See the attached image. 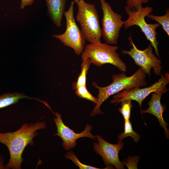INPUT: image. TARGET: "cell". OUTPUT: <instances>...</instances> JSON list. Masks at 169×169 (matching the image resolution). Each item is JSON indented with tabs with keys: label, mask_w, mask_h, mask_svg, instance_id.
Instances as JSON below:
<instances>
[{
	"label": "cell",
	"mask_w": 169,
	"mask_h": 169,
	"mask_svg": "<svg viewBox=\"0 0 169 169\" xmlns=\"http://www.w3.org/2000/svg\"><path fill=\"white\" fill-rule=\"evenodd\" d=\"M147 74L141 68H139L131 76L127 77L124 72L112 75L113 82L107 86H99L95 82L92 83V85L98 90V102L90 115V117L99 114H103L100 108L103 103L110 96L120 91L129 90L138 87L145 86L146 85V78Z\"/></svg>",
	"instance_id": "cell-2"
},
{
	"label": "cell",
	"mask_w": 169,
	"mask_h": 169,
	"mask_svg": "<svg viewBox=\"0 0 169 169\" xmlns=\"http://www.w3.org/2000/svg\"><path fill=\"white\" fill-rule=\"evenodd\" d=\"M118 49L116 45H110L106 43L87 44L81 54L82 59L89 58L92 63L99 67L105 64H110L125 72L127 66L116 52Z\"/></svg>",
	"instance_id": "cell-4"
},
{
	"label": "cell",
	"mask_w": 169,
	"mask_h": 169,
	"mask_svg": "<svg viewBox=\"0 0 169 169\" xmlns=\"http://www.w3.org/2000/svg\"><path fill=\"white\" fill-rule=\"evenodd\" d=\"M124 8L125 13L128 15L127 19L124 21V28L127 29L134 25L139 26L146 39L151 42L154 48L156 55L160 58L158 48L159 42L157 40L156 35L157 33L156 30L160 26V24L158 23L148 24L145 20V17L153 12V8L148 6L143 7L142 4L138 5L136 10L130 9L126 6Z\"/></svg>",
	"instance_id": "cell-5"
},
{
	"label": "cell",
	"mask_w": 169,
	"mask_h": 169,
	"mask_svg": "<svg viewBox=\"0 0 169 169\" xmlns=\"http://www.w3.org/2000/svg\"><path fill=\"white\" fill-rule=\"evenodd\" d=\"M161 94L155 93L151 94V97L148 103L149 107L146 110H141V114L146 113L151 114L156 116L158 119L160 126L165 130V135L166 137L169 139V131L167 128L168 124L164 121L163 117V113L166 109L165 105H162L161 102Z\"/></svg>",
	"instance_id": "cell-12"
},
{
	"label": "cell",
	"mask_w": 169,
	"mask_h": 169,
	"mask_svg": "<svg viewBox=\"0 0 169 169\" xmlns=\"http://www.w3.org/2000/svg\"><path fill=\"white\" fill-rule=\"evenodd\" d=\"M128 39L130 45L132 48H131L129 51L122 50L121 53L131 56L134 60L135 64L139 66L149 76L151 75V68L156 75L161 74L162 68L161 60L153 53V47L151 43L145 50H141L138 49L135 45L131 33L129 34Z\"/></svg>",
	"instance_id": "cell-8"
},
{
	"label": "cell",
	"mask_w": 169,
	"mask_h": 169,
	"mask_svg": "<svg viewBox=\"0 0 169 169\" xmlns=\"http://www.w3.org/2000/svg\"><path fill=\"white\" fill-rule=\"evenodd\" d=\"M0 169H6L4 164V158L1 154H0Z\"/></svg>",
	"instance_id": "cell-24"
},
{
	"label": "cell",
	"mask_w": 169,
	"mask_h": 169,
	"mask_svg": "<svg viewBox=\"0 0 169 169\" xmlns=\"http://www.w3.org/2000/svg\"><path fill=\"white\" fill-rule=\"evenodd\" d=\"M92 63L89 58L82 59L81 64V72L76 82L72 84V89L74 90L77 87L82 85H86V77L87 71Z\"/></svg>",
	"instance_id": "cell-15"
},
{
	"label": "cell",
	"mask_w": 169,
	"mask_h": 169,
	"mask_svg": "<svg viewBox=\"0 0 169 169\" xmlns=\"http://www.w3.org/2000/svg\"><path fill=\"white\" fill-rule=\"evenodd\" d=\"M65 158L69 159L71 160L73 163L75 164L80 169H99L93 166L84 164L81 162L78 159L77 157L74 155L73 152L72 151H69L67 152L65 155Z\"/></svg>",
	"instance_id": "cell-20"
},
{
	"label": "cell",
	"mask_w": 169,
	"mask_h": 169,
	"mask_svg": "<svg viewBox=\"0 0 169 169\" xmlns=\"http://www.w3.org/2000/svg\"><path fill=\"white\" fill-rule=\"evenodd\" d=\"M47 8L48 14L55 26H61L66 0H44Z\"/></svg>",
	"instance_id": "cell-13"
},
{
	"label": "cell",
	"mask_w": 169,
	"mask_h": 169,
	"mask_svg": "<svg viewBox=\"0 0 169 169\" xmlns=\"http://www.w3.org/2000/svg\"><path fill=\"white\" fill-rule=\"evenodd\" d=\"M99 1L103 13L101 21L102 37L106 43L116 45L124 21L122 20L121 15L114 12L108 2L105 0Z\"/></svg>",
	"instance_id": "cell-9"
},
{
	"label": "cell",
	"mask_w": 169,
	"mask_h": 169,
	"mask_svg": "<svg viewBox=\"0 0 169 169\" xmlns=\"http://www.w3.org/2000/svg\"><path fill=\"white\" fill-rule=\"evenodd\" d=\"M34 0H21L20 8L24 9L26 7L31 6Z\"/></svg>",
	"instance_id": "cell-23"
},
{
	"label": "cell",
	"mask_w": 169,
	"mask_h": 169,
	"mask_svg": "<svg viewBox=\"0 0 169 169\" xmlns=\"http://www.w3.org/2000/svg\"><path fill=\"white\" fill-rule=\"evenodd\" d=\"M80 0H73V1L75 3H76Z\"/></svg>",
	"instance_id": "cell-25"
},
{
	"label": "cell",
	"mask_w": 169,
	"mask_h": 169,
	"mask_svg": "<svg viewBox=\"0 0 169 169\" xmlns=\"http://www.w3.org/2000/svg\"><path fill=\"white\" fill-rule=\"evenodd\" d=\"M25 98L38 100L37 98L26 96L22 93H6L0 95V109L15 104L18 102L20 99Z\"/></svg>",
	"instance_id": "cell-14"
},
{
	"label": "cell",
	"mask_w": 169,
	"mask_h": 169,
	"mask_svg": "<svg viewBox=\"0 0 169 169\" xmlns=\"http://www.w3.org/2000/svg\"><path fill=\"white\" fill-rule=\"evenodd\" d=\"M56 116L54 119L57 127V133L54 136H58L60 137L63 140L62 145L63 148L66 151H69L76 146V140L81 137H88L95 140V136L90 132L92 126L87 124L84 130L81 132L76 133L73 130L66 126L63 122L61 115L58 112L53 113Z\"/></svg>",
	"instance_id": "cell-11"
},
{
	"label": "cell",
	"mask_w": 169,
	"mask_h": 169,
	"mask_svg": "<svg viewBox=\"0 0 169 169\" xmlns=\"http://www.w3.org/2000/svg\"><path fill=\"white\" fill-rule=\"evenodd\" d=\"M72 1L69 9L64 15L66 20V29L63 34H54L53 37L59 39L64 45L72 48L75 53L80 55L83 51L85 39L75 21L74 15V5Z\"/></svg>",
	"instance_id": "cell-6"
},
{
	"label": "cell",
	"mask_w": 169,
	"mask_h": 169,
	"mask_svg": "<svg viewBox=\"0 0 169 169\" xmlns=\"http://www.w3.org/2000/svg\"><path fill=\"white\" fill-rule=\"evenodd\" d=\"M140 158L139 156H129L127 159H124L123 163L129 169H137V164Z\"/></svg>",
	"instance_id": "cell-21"
},
{
	"label": "cell",
	"mask_w": 169,
	"mask_h": 169,
	"mask_svg": "<svg viewBox=\"0 0 169 169\" xmlns=\"http://www.w3.org/2000/svg\"><path fill=\"white\" fill-rule=\"evenodd\" d=\"M149 0H127L126 6L131 9H136L137 6L143 3H147Z\"/></svg>",
	"instance_id": "cell-22"
},
{
	"label": "cell",
	"mask_w": 169,
	"mask_h": 169,
	"mask_svg": "<svg viewBox=\"0 0 169 169\" xmlns=\"http://www.w3.org/2000/svg\"><path fill=\"white\" fill-rule=\"evenodd\" d=\"M75 94L79 98L85 99L90 101L96 104L98 102L97 98L95 97L87 90L86 85L78 86L76 88Z\"/></svg>",
	"instance_id": "cell-18"
},
{
	"label": "cell",
	"mask_w": 169,
	"mask_h": 169,
	"mask_svg": "<svg viewBox=\"0 0 169 169\" xmlns=\"http://www.w3.org/2000/svg\"><path fill=\"white\" fill-rule=\"evenodd\" d=\"M76 3L78 8L76 20L85 40L90 44L101 42V28L95 5L86 3L84 0Z\"/></svg>",
	"instance_id": "cell-3"
},
{
	"label": "cell",
	"mask_w": 169,
	"mask_h": 169,
	"mask_svg": "<svg viewBox=\"0 0 169 169\" xmlns=\"http://www.w3.org/2000/svg\"><path fill=\"white\" fill-rule=\"evenodd\" d=\"M127 136H131L136 142L139 141L140 138V135L133 130L130 120L125 121L124 131L118 135L117 140L118 141H122L123 139Z\"/></svg>",
	"instance_id": "cell-16"
},
{
	"label": "cell",
	"mask_w": 169,
	"mask_h": 169,
	"mask_svg": "<svg viewBox=\"0 0 169 169\" xmlns=\"http://www.w3.org/2000/svg\"><path fill=\"white\" fill-rule=\"evenodd\" d=\"M95 137L97 142L94 143V150L102 157L106 169L113 168V166L117 169H124L123 162L119 157V151L124 147L122 141H118V144H112L106 141L99 135Z\"/></svg>",
	"instance_id": "cell-10"
},
{
	"label": "cell",
	"mask_w": 169,
	"mask_h": 169,
	"mask_svg": "<svg viewBox=\"0 0 169 169\" xmlns=\"http://www.w3.org/2000/svg\"><path fill=\"white\" fill-rule=\"evenodd\" d=\"M131 101L130 99H126L120 102L121 107L119 108L118 110L122 115L125 121L130 120L131 109L132 107Z\"/></svg>",
	"instance_id": "cell-19"
},
{
	"label": "cell",
	"mask_w": 169,
	"mask_h": 169,
	"mask_svg": "<svg viewBox=\"0 0 169 169\" xmlns=\"http://www.w3.org/2000/svg\"><path fill=\"white\" fill-rule=\"evenodd\" d=\"M169 83V74L168 71L164 75L161 74V78L158 81L151 85L142 89L137 87L129 90H123L114 95L110 102L112 104L116 103V105L126 99L135 100L139 103L141 110V103L145 98L151 93L161 95L166 93L167 91L166 85Z\"/></svg>",
	"instance_id": "cell-7"
},
{
	"label": "cell",
	"mask_w": 169,
	"mask_h": 169,
	"mask_svg": "<svg viewBox=\"0 0 169 169\" xmlns=\"http://www.w3.org/2000/svg\"><path fill=\"white\" fill-rule=\"evenodd\" d=\"M152 20H155L161 25L163 29L169 36V9L166 11L165 14L162 16H157L150 14L147 16Z\"/></svg>",
	"instance_id": "cell-17"
},
{
	"label": "cell",
	"mask_w": 169,
	"mask_h": 169,
	"mask_svg": "<svg viewBox=\"0 0 169 169\" xmlns=\"http://www.w3.org/2000/svg\"><path fill=\"white\" fill-rule=\"evenodd\" d=\"M46 128L45 122L25 123L18 130L13 132H0V143L8 147L10 154L6 169H21L23 161L22 153L28 145H34L33 138L38 135L37 131Z\"/></svg>",
	"instance_id": "cell-1"
}]
</instances>
